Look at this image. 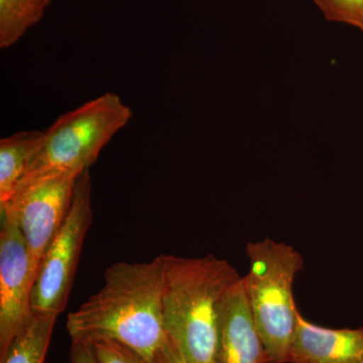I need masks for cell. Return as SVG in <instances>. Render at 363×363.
<instances>
[{"mask_svg":"<svg viewBox=\"0 0 363 363\" xmlns=\"http://www.w3.org/2000/svg\"><path fill=\"white\" fill-rule=\"evenodd\" d=\"M250 271L243 286L269 363H289L298 310L294 298L296 277L304 269L292 245L266 238L247 245Z\"/></svg>","mask_w":363,"mask_h":363,"instance_id":"obj_3","label":"cell"},{"mask_svg":"<svg viewBox=\"0 0 363 363\" xmlns=\"http://www.w3.org/2000/svg\"><path fill=\"white\" fill-rule=\"evenodd\" d=\"M330 21L346 23L363 32V0H314Z\"/></svg>","mask_w":363,"mask_h":363,"instance_id":"obj_13","label":"cell"},{"mask_svg":"<svg viewBox=\"0 0 363 363\" xmlns=\"http://www.w3.org/2000/svg\"><path fill=\"white\" fill-rule=\"evenodd\" d=\"M289 363H363V328H326L298 313Z\"/></svg>","mask_w":363,"mask_h":363,"instance_id":"obj_9","label":"cell"},{"mask_svg":"<svg viewBox=\"0 0 363 363\" xmlns=\"http://www.w3.org/2000/svg\"><path fill=\"white\" fill-rule=\"evenodd\" d=\"M91 345L99 363H159L117 341H97Z\"/></svg>","mask_w":363,"mask_h":363,"instance_id":"obj_14","label":"cell"},{"mask_svg":"<svg viewBox=\"0 0 363 363\" xmlns=\"http://www.w3.org/2000/svg\"><path fill=\"white\" fill-rule=\"evenodd\" d=\"M78 177L56 175L23 184L0 206V213L11 215L20 227L35 278L45 252L70 211Z\"/></svg>","mask_w":363,"mask_h":363,"instance_id":"obj_6","label":"cell"},{"mask_svg":"<svg viewBox=\"0 0 363 363\" xmlns=\"http://www.w3.org/2000/svg\"><path fill=\"white\" fill-rule=\"evenodd\" d=\"M69 360L70 363H99L91 343L84 341H72Z\"/></svg>","mask_w":363,"mask_h":363,"instance_id":"obj_15","label":"cell"},{"mask_svg":"<svg viewBox=\"0 0 363 363\" xmlns=\"http://www.w3.org/2000/svg\"><path fill=\"white\" fill-rule=\"evenodd\" d=\"M162 323L190 363H214L222 303L241 276L225 259L164 255Z\"/></svg>","mask_w":363,"mask_h":363,"instance_id":"obj_2","label":"cell"},{"mask_svg":"<svg viewBox=\"0 0 363 363\" xmlns=\"http://www.w3.org/2000/svg\"><path fill=\"white\" fill-rule=\"evenodd\" d=\"M214 363H269L248 305L242 277L222 303Z\"/></svg>","mask_w":363,"mask_h":363,"instance_id":"obj_8","label":"cell"},{"mask_svg":"<svg viewBox=\"0 0 363 363\" xmlns=\"http://www.w3.org/2000/svg\"><path fill=\"white\" fill-rule=\"evenodd\" d=\"M32 260L20 227L1 214L0 229V357L35 317L32 294L35 281Z\"/></svg>","mask_w":363,"mask_h":363,"instance_id":"obj_7","label":"cell"},{"mask_svg":"<svg viewBox=\"0 0 363 363\" xmlns=\"http://www.w3.org/2000/svg\"><path fill=\"white\" fill-rule=\"evenodd\" d=\"M157 362L159 363H190L181 354L180 351L177 350L168 337L157 354Z\"/></svg>","mask_w":363,"mask_h":363,"instance_id":"obj_16","label":"cell"},{"mask_svg":"<svg viewBox=\"0 0 363 363\" xmlns=\"http://www.w3.org/2000/svg\"><path fill=\"white\" fill-rule=\"evenodd\" d=\"M56 320L54 315H35L0 357V363H45Z\"/></svg>","mask_w":363,"mask_h":363,"instance_id":"obj_11","label":"cell"},{"mask_svg":"<svg viewBox=\"0 0 363 363\" xmlns=\"http://www.w3.org/2000/svg\"><path fill=\"white\" fill-rule=\"evenodd\" d=\"M133 116L118 95L108 92L60 116L45 131L42 147L20 185L51 176H80Z\"/></svg>","mask_w":363,"mask_h":363,"instance_id":"obj_4","label":"cell"},{"mask_svg":"<svg viewBox=\"0 0 363 363\" xmlns=\"http://www.w3.org/2000/svg\"><path fill=\"white\" fill-rule=\"evenodd\" d=\"M164 284V255L147 262L112 264L105 272L101 289L69 313L66 328L71 340L117 341L157 360L167 341Z\"/></svg>","mask_w":363,"mask_h":363,"instance_id":"obj_1","label":"cell"},{"mask_svg":"<svg viewBox=\"0 0 363 363\" xmlns=\"http://www.w3.org/2000/svg\"><path fill=\"white\" fill-rule=\"evenodd\" d=\"M89 169L78 177L70 211L45 252L32 294L35 315L58 317L70 298L86 234L93 221Z\"/></svg>","mask_w":363,"mask_h":363,"instance_id":"obj_5","label":"cell"},{"mask_svg":"<svg viewBox=\"0 0 363 363\" xmlns=\"http://www.w3.org/2000/svg\"><path fill=\"white\" fill-rule=\"evenodd\" d=\"M44 138L45 131L25 130L0 140V206L16 193Z\"/></svg>","mask_w":363,"mask_h":363,"instance_id":"obj_10","label":"cell"},{"mask_svg":"<svg viewBox=\"0 0 363 363\" xmlns=\"http://www.w3.org/2000/svg\"><path fill=\"white\" fill-rule=\"evenodd\" d=\"M52 0H0V48L18 43L37 25Z\"/></svg>","mask_w":363,"mask_h":363,"instance_id":"obj_12","label":"cell"}]
</instances>
